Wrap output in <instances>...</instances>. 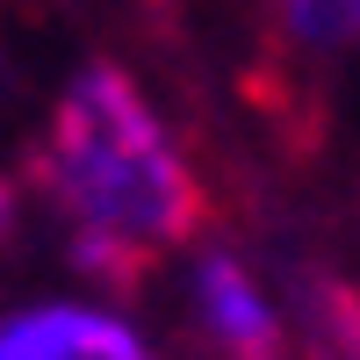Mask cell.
I'll return each mask as SVG.
<instances>
[{
	"label": "cell",
	"mask_w": 360,
	"mask_h": 360,
	"mask_svg": "<svg viewBox=\"0 0 360 360\" xmlns=\"http://www.w3.org/2000/svg\"><path fill=\"white\" fill-rule=\"evenodd\" d=\"M37 180L72 217V259L108 288L152 281L166 252L209 231L202 173L115 58H86L65 79L37 144Z\"/></svg>",
	"instance_id": "obj_1"
},
{
	"label": "cell",
	"mask_w": 360,
	"mask_h": 360,
	"mask_svg": "<svg viewBox=\"0 0 360 360\" xmlns=\"http://www.w3.org/2000/svg\"><path fill=\"white\" fill-rule=\"evenodd\" d=\"M0 360H159L137 324L86 310V303H37L0 317Z\"/></svg>",
	"instance_id": "obj_2"
},
{
	"label": "cell",
	"mask_w": 360,
	"mask_h": 360,
	"mask_svg": "<svg viewBox=\"0 0 360 360\" xmlns=\"http://www.w3.org/2000/svg\"><path fill=\"white\" fill-rule=\"evenodd\" d=\"M195 310H202V332L217 346V360H288L281 317L266 310L259 281L231 252H209L195 266Z\"/></svg>",
	"instance_id": "obj_3"
},
{
	"label": "cell",
	"mask_w": 360,
	"mask_h": 360,
	"mask_svg": "<svg viewBox=\"0 0 360 360\" xmlns=\"http://www.w3.org/2000/svg\"><path fill=\"white\" fill-rule=\"evenodd\" d=\"M259 15H266V44L281 58L266 72L274 94H259V101H295V65L339 58L346 44H360V0H259Z\"/></svg>",
	"instance_id": "obj_4"
},
{
	"label": "cell",
	"mask_w": 360,
	"mask_h": 360,
	"mask_svg": "<svg viewBox=\"0 0 360 360\" xmlns=\"http://www.w3.org/2000/svg\"><path fill=\"white\" fill-rule=\"evenodd\" d=\"M310 310H317V332L346 360H360V288H346L339 274H310Z\"/></svg>",
	"instance_id": "obj_5"
},
{
	"label": "cell",
	"mask_w": 360,
	"mask_h": 360,
	"mask_svg": "<svg viewBox=\"0 0 360 360\" xmlns=\"http://www.w3.org/2000/svg\"><path fill=\"white\" fill-rule=\"evenodd\" d=\"M8 238H15V180L0 173V245H8Z\"/></svg>",
	"instance_id": "obj_6"
},
{
	"label": "cell",
	"mask_w": 360,
	"mask_h": 360,
	"mask_svg": "<svg viewBox=\"0 0 360 360\" xmlns=\"http://www.w3.org/2000/svg\"><path fill=\"white\" fill-rule=\"evenodd\" d=\"M15 94V58H8V44H0V101Z\"/></svg>",
	"instance_id": "obj_7"
}]
</instances>
